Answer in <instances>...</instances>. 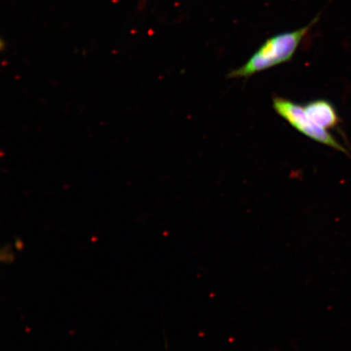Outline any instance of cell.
I'll return each instance as SVG.
<instances>
[{
	"instance_id": "1",
	"label": "cell",
	"mask_w": 351,
	"mask_h": 351,
	"mask_svg": "<svg viewBox=\"0 0 351 351\" xmlns=\"http://www.w3.org/2000/svg\"><path fill=\"white\" fill-rule=\"evenodd\" d=\"M318 21L319 16H315L304 27L276 34L266 39L247 62L239 68L232 70L228 77H249L275 66L289 62Z\"/></svg>"
},
{
	"instance_id": "2",
	"label": "cell",
	"mask_w": 351,
	"mask_h": 351,
	"mask_svg": "<svg viewBox=\"0 0 351 351\" xmlns=\"http://www.w3.org/2000/svg\"><path fill=\"white\" fill-rule=\"evenodd\" d=\"M274 108L278 115L307 138L344 153L346 149L328 130L322 128L306 115L304 106L282 97L274 99Z\"/></svg>"
},
{
	"instance_id": "3",
	"label": "cell",
	"mask_w": 351,
	"mask_h": 351,
	"mask_svg": "<svg viewBox=\"0 0 351 351\" xmlns=\"http://www.w3.org/2000/svg\"><path fill=\"white\" fill-rule=\"evenodd\" d=\"M304 108L310 119L322 128L332 129L339 124V117L336 108L326 99L310 101Z\"/></svg>"
}]
</instances>
